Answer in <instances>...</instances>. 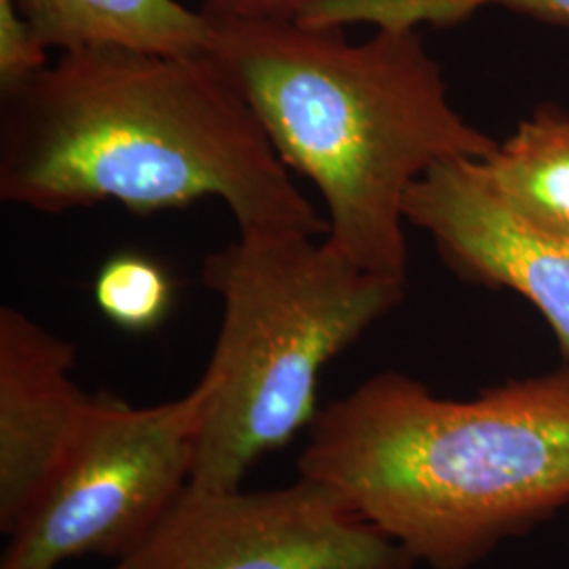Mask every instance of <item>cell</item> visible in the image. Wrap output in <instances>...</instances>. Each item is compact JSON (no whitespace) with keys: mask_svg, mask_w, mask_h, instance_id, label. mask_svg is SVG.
<instances>
[{"mask_svg":"<svg viewBox=\"0 0 569 569\" xmlns=\"http://www.w3.org/2000/svg\"><path fill=\"white\" fill-rule=\"evenodd\" d=\"M220 199L239 230L326 234V218L220 66L122 49L61 53L2 89L0 199L39 213H133Z\"/></svg>","mask_w":569,"mask_h":569,"instance_id":"obj_1","label":"cell"},{"mask_svg":"<svg viewBox=\"0 0 569 569\" xmlns=\"http://www.w3.org/2000/svg\"><path fill=\"white\" fill-rule=\"evenodd\" d=\"M300 475L432 569H470L569 505V363L443 399L382 371L319 409Z\"/></svg>","mask_w":569,"mask_h":569,"instance_id":"obj_2","label":"cell"},{"mask_svg":"<svg viewBox=\"0 0 569 569\" xmlns=\"http://www.w3.org/2000/svg\"><path fill=\"white\" fill-rule=\"evenodd\" d=\"M209 18V58L281 161L315 183L327 243L363 270L407 281L413 183L435 164L486 161L500 143L451 103L418 28L385 26L355 42L342 28L305 21Z\"/></svg>","mask_w":569,"mask_h":569,"instance_id":"obj_3","label":"cell"},{"mask_svg":"<svg viewBox=\"0 0 569 569\" xmlns=\"http://www.w3.org/2000/svg\"><path fill=\"white\" fill-rule=\"evenodd\" d=\"M315 234L239 230L203 281L222 302L204 369L190 486L241 488L251 467L317 418L323 367L406 298V283L350 262Z\"/></svg>","mask_w":569,"mask_h":569,"instance_id":"obj_4","label":"cell"},{"mask_svg":"<svg viewBox=\"0 0 569 569\" xmlns=\"http://www.w3.org/2000/svg\"><path fill=\"white\" fill-rule=\"evenodd\" d=\"M204 387L161 406L100 395L56 479L9 536L0 569H58L81 557L121 561L161 523L188 488Z\"/></svg>","mask_w":569,"mask_h":569,"instance_id":"obj_5","label":"cell"},{"mask_svg":"<svg viewBox=\"0 0 569 569\" xmlns=\"http://www.w3.org/2000/svg\"><path fill=\"white\" fill-rule=\"evenodd\" d=\"M119 569H413L416 559L300 475L283 488L190 486Z\"/></svg>","mask_w":569,"mask_h":569,"instance_id":"obj_6","label":"cell"},{"mask_svg":"<svg viewBox=\"0 0 569 569\" xmlns=\"http://www.w3.org/2000/svg\"><path fill=\"white\" fill-rule=\"evenodd\" d=\"M406 220L462 281L505 287L536 306L569 363V232L510 203L483 159L435 164L409 190Z\"/></svg>","mask_w":569,"mask_h":569,"instance_id":"obj_7","label":"cell"},{"mask_svg":"<svg viewBox=\"0 0 569 569\" xmlns=\"http://www.w3.org/2000/svg\"><path fill=\"white\" fill-rule=\"evenodd\" d=\"M74 346L0 308V531L13 536L74 448L93 397L72 380Z\"/></svg>","mask_w":569,"mask_h":569,"instance_id":"obj_8","label":"cell"},{"mask_svg":"<svg viewBox=\"0 0 569 569\" xmlns=\"http://www.w3.org/2000/svg\"><path fill=\"white\" fill-rule=\"evenodd\" d=\"M42 47L122 49L171 58L211 51L213 21L178 0H18Z\"/></svg>","mask_w":569,"mask_h":569,"instance_id":"obj_9","label":"cell"},{"mask_svg":"<svg viewBox=\"0 0 569 569\" xmlns=\"http://www.w3.org/2000/svg\"><path fill=\"white\" fill-rule=\"evenodd\" d=\"M483 164L517 209L569 232V112L540 108Z\"/></svg>","mask_w":569,"mask_h":569,"instance_id":"obj_10","label":"cell"},{"mask_svg":"<svg viewBox=\"0 0 569 569\" xmlns=\"http://www.w3.org/2000/svg\"><path fill=\"white\" fill-rule=\"evenodd\" d=\"M93 298L112 326L129 333H146L169 315L173 283L159 262L138 253H121L100 268Z\"/></svg>","mask_w":569,"mask_h":569,"instance_id":"obj_11","label":"cell"},{"mask_svg":"<svg viewBox=\"0 0 569 569\" xmlns=\"http://www.w3.org/2000/svg\"><path fill=\"white\" fill-rule=\"evenodd\" d=\"M49 66L47 49L23 18L18 0H0V91Z\"/></svg>","mask_w":569,"mask_h":569,"instance_id":"obj_12","label":"cell"},{"mask_svg":"<svg viewBox=\"0 0 569 569\" xmlns=\"http://www.w3.org/2000/svg\"><path fill=\"white\" fill-rule=\"evenodd\" d=\"M481 7H502L531 20L569 28V0H413L411 18L416 26H451Z\"/></svg>","mask_w":569,"mask_h":569,"instance_id":"obj_13","label":"cell"},{"mask_svg":"<svg viewBox=\"0 0 569 569\" xmlns=\"http://www.w3.org/2000/svg\"><path fill=\"white\" fill-rule=\"evenodd\" d=\"M336 0H201V9L216 18L239 20H300L305 13Z\"/></svg>","mask_w":569,"mask_h":569,"instance_id":"obj_14","label":"cell"},{"mask_svg":"<svg viewBox=\"0 0 569 569\" xmlns=\"http://www.w3.org/2000/svg\"><path fill=\"white\" fill-rule=\"evenodd\" d=\"M112 569H119V568H117V566H114V568H112Z\"/></svg>","mask_w":569,"mask_h":569,"instance_id":"obj_15","label":"cell"}]
</instances>
